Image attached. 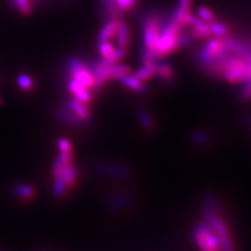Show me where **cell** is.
<instances>
[{"instance_id":"35","label":"cell","mask_w":251,"mask_h":251,"mask_svg":"<svg viewBox=\"0 0 251 251\" xmlns=\"http://www.w3.org/2000/svg\"><path fill=\"white\" fill-rule=\"evenodd\" d=\"M57 146L60 152H73V147L70 141L65 137H60L57 140Z\"/></svg>"},{"instance_id":"31","label":"cell","mask_w":251,"mask_h":251,"mask_svg":"<svg viewBox=\"0 0 251 251\" xmlns=\"http://www.w3.org/2000/svg\"><path fill=\"white\" fill-rule=\"evenodd\" d=\"M98 50L100 54V58H106L113 52L115 46L110 41H99Z\"/></svg>"},{"instance_id":"29","label":"cell","mask_w":251,"mask_h":251,"mask_svg":"<svg viewBox=\"0 0 251 251\" xmlns=\"http://www.w3.org/2000/svg\"><path fill=\"white\" fill-rule=\"evenodd\" d=\"M12 1L16 6V9L23 15H29L33 12L31 0H12Z\"/></svg>"},{"instance_id":"33","label":"cell","mask_w":251,"mask_h":251,"mask_svg":"<svg viewBox=\"0 0 251 251\" xmlns=\"http://www.w3.org/2000/svg\"><path fill=\"white\" fill-rule=\"evenodd\" d=\"M115 2L117 6H119L124 13H126L134 9L137 3V0H115Z\"/></svg>"},{"instance_id":"3","label":"cell","mask_w":251,"mask_h":251,"mask_svg":"<svg viewBox=\"0 0 251 251\" xmlns=\"http://www.w3.org/2000/svg\"><path fill=\"white\" fill-rule=\"evenodd\" d=\"M162 16L163 15L157 11H148L144 14L140 20L141 38H143V47L141 49L151 51L153 54L162 25Z\"/></svg>"},{"instance_id":"11","label":"cell","mask_w":251,"mask_h":251,"mask_svg":"<svg viewBox=\"0 0 251 251\" xmlns=\"http://www.w3.org/2000/svg\"><path fill=\"white\" fill-rule=\"evenodd\" d=\"M176 72L172 63L166 59L157 61V74L156 77L162 83H171L175 78Z\"/></svg>"},{"instance_id":"5","label":"cell","mask_w":251,"mask_h":251,"mask_svg":"<svg viewBox=\"0 0 251 251\" xmlns=\"http://www.w3.org/2000/svg\"><path fill=\"white\" fill-rule=\"evenodd\" d=\"M193 240L200 251H220L217 234L204 220L193 226Z\"/></svg>"},{"instance_id":"13","label":"cell","mask_w":251,"mask_h":251,"mask_svg":"<svg viewBox=\"0 0 251 251\" xmlns=\"http://www.w3.org/2000/svg\"><path fill=\"white\" fill-rule=\"evenodd\" d=\"M100 9H101V16L105 20L110 18H123L124 12L117 6L115 0H99Z\"/></svg>"},{"instance_id":"21","label":"cell","mask_w":251,"mask_h":251,"mask_svg":"<svg viewBox=\"0 0 251 251\" xmlns=\"http://www.w3.org/2000/svg\"><path fill=\"white\" fill-rule=\"evenodd\" d=\"M209 26L211 31V37L225 38L226 36H228L230 34L229 25H226L224 21L216 19L209 23Z\"/></svg>"},{"instance_id":"18","label":"cell","mask_w":251,"mask_h":251,"mask_svg":"<svg viewBox=\"0 0 251 251\" xmlns=\"http://www.w3.org/2000/svg\"><path fill=\"white\" fill-rule=\"evenodd\" d=\"M116 45L119 47H124V49H128L130 42H131V31L128 23L126 22L123 18L120 20V25L117 34L115 36Z\"/></svg>"},{"instance_id":"4","label":"cell","mask_w":251,"mask_h":251,"mask_svg":"<svg viewBox=\"0 0 251 251\" xmlns=\"http://www.w3.org/2000/svg\"><path fill=\"white\" fill-rule=\"evenodd\" d=\"M88 66L93 76L94 84L92 89L94 90L100 89L108 81L119 80L122 75L131 73L130 66L121 64V63L113 65H104L98 61L90 63Z\"/></svg>"},{"instance_id":"12","label":"cell","mask_w":251,"mask_h":251,"mask_svg":"<svg viewBox=\"0 0 251 251\" xmlns=\"http://www.w3.org/2000/svg\"><path fill=\"white\" fill-rule=\"evenodd\" d=\"M64 107L70 110V111H72L75 115H76L78 119L83 121L84 123L88 122L90 120L91 112L89 108L85 103H82V101L77 100L76 99H72L65 101Z\"/></svg>"},{"instance_id":"15","label":"cell","mask_w":251,"mask_h":251,"mask_svg":"<svg viewBox=\"0 0 251 251\" xmlns=\"http://www.w3.org/2000/svg\"><path fill=\"white\" fill-rule=\"evenodd\" d=\"M121 19L110 18L106 20L105 25L101 27L99 33V41H110L111 39L115 38L117 30H119Z\"/></svg>"},{"instance_id":"19","label":"cell","mask_w":251,"mask_h":251,"mask_svg":"<svg viewBox=\"0 0 251 251\" xmlns=\"http://www.w3.org/2000/svg\"><path fill=\"white\" fill-rule=\"evenodd\" d=\"M61 176L64 180V182L66 184V186H72L75 184V180H76V176H77V169L74 164L73 161H70L68 163H66L64 168L62 169L61 173L58 175ZM56 177V176H54Z\"/></svg>"},{"instance_id":"7","label":"cell","mask_w":251,"mask_h":251,"mask_svg":"<svg viewBox=\"0 0 251 251\" xmlns=\"http://www.w3.org/2000/svg\"><path fill=\"white\" fill-rule=\"evenodd\" d=\"M185 27L191 31L196 40H202V39H208L211 37V31L209 23L201 20L196 14H191L187 18Z\"/></svg>"},{"instance_id":"37","label":"cell","mask_w":251,"mask_h":251,"mask_svg":"<svg viewBox=\"0 0 251 251\" xmlns=\"http://www.w3.org/2000/svg\"><path fill=\"white\" fill-rule=\"evenodd\" d=\"M247 121H248V125L250 126V127H251V115H249V116H248V119H247Z\"/></svg>"},{"instance_id":"26","label":"cell","mask_w":251,"mask_h":251,"mask_svg":"<svg viewBox=\"0 0 251 251\" xmlns=\"http://www.w3.org/2000/svg\"><path fill=\"white\" fill-rule=\"evenodd\" d=\"M192 141L199 147H206L211 143V135L203 130H196L192 133Z\"/></svg>"},{"instance_id":"34","label":"cell","mask_w":251,"mask_h":251,"mask_svg":"<svg viewBox=\"0 0 251 251\" xmlns=\"http://www.w3.org/2000/svg\"><path fill=\"white\" fill-rule=\"evenodd\" d=\"M75 99H76L77 100L82 101V103L87 104L88 101H90L91 98H92V94L90 92V90L88 88H83L80 91H77L75 94H74Z\"/></svg>"},{"instance_id":"36","label":"cell","mask_w":251,"mask_h":251,"mask_svg":"<svg viewBox=\"0 0 251 251\" xmlns=\"http://www.w3.org/2000/svg\"><path fill=\"white\" fill-rule=\"evenodd\" d=\"M83 88H86V87H84V86L77 80H75V77L70 76L69 81H68V89L70 92H72L73 94H75L77 91H80Z\"/></svg>"},{"instance_id":"23","label":"cell","mask_w":251,"mask_h":251,"mask_svg":"<svg viewBox=\"0 0 251 251\" xmlns=\"http://www.w3.org/2000/svg\"><path fill=\"white\" fill-rule=\"evenodd\" d=\"M12 192L15 196H17L18 198L25 199V200L31 199L35 196L34 187L29 184H25V183L15 184L12 187Z\"/></svg>"},{"instance_id":"6","label":"cell","mask_w":251,"mask_h":251,"mask_svg":"<svg viewBox=\"0 0 251 251\" xmlns=\"http://www.w3.org/2000/svg\"><path fill=\"white\" fill-rule=\"evenodd\" d=\"M67 66L70 76L75 77L84 87L88 89L93 88V76L88 64L84 63L80 58L72 57L67 61Z\"/></svg>"},{"instance_id":"14","label":"cell","mask_w":251,"mask_h":251,"mask_svg":"<svg viewBox=\"0 0 251 251\" xmlns=\"http://www.w3.org/2000/svg\"><path fill=\"white\" fill-rule=\"evenodd\" d=\"M134 199V196H133L132 193L129 192H124L122 194H116L112 197H110L108 202H107V206L109 209L111 210H117L121 208H125L126 206H128L129 204Z\"/></svg>"},{"instance_id":"25","label":"cell","mask_w":251,"mask_h":251,"mask_svg":"<svg viewBox=\"0 0 251 251\" xmlns=\"http://www.w3.org/2000/svg\"><path fill=\"white\" fill-rule=\"evenodd\" d=\"M137 120L143 127L147 131H151L155 127V122L151 113L146 109H139L137 112Z\"/></svg>"},{"instance_id":"17","label":"cell","mask_w":251,"mask_h":251,"mask_svg":"<svg viewBox=\"0 0 251 251\" xmlns=\"http://www.w3.org/2000/svg\"><path fill=\"white\" fill-rule=\"evenodd\" d=\"M119 82L125 86L126 88H128L132 91L139 92V93H144L147 91V85L146 83L141 82L140 80L133 75V74H127L124 75L119 78Z\"/></svg>"},{"instance_id":"38","label":"cell","mask_w":251,"mask_h":251,"mask_svg":"<svg viewBox=\"0 0 251 251\" xmlns=\"http://www.w3.org/2000/svg\"><path fill=\"white\" fill-rule=\"evenodd\" d=\"M0 104H1V98H0Z\"/></svg>"},{"instance_id":"32","label":"cell","mask_w":251,"mask_h":251,"mask_svg":"<svg viewBox=\"0 0 251 251\" xmlns=\"http://www.w3.org/2000/svg\"><path fill=\"white\" fill-rule=\"evenodd\" d=\"M251 46V41L248 42ZM241 99L243 100H251V76L248 80L242 84L241 89Z\"/></svg>"},{"instance_id":"16","label":"cell","mask_w":251,"mask_h":251,"mask_svg":"<svg viewBox=\"0 0 251 251\" xmlns=\"http://www.w3.org/2000/svg\"><path fill=\"white\" fill-rule=\"evenodd\" d=\"M157 74V61L152 63H143L138 69H136L133 75H134L138 80L144 83H148L149 81L153 80L156 77Z\"/></svg>"},{"instance_id":"8","label":"cell","mask_w":251,"mask_h":251,"mask_svg":"<svg viewBox=\"0 0 251 251\" xmlns=\"http://www.w3.org/2000/svg\"><path fill=\"white\" fill-rule=\"evenodd\" d=\"M94 169H96L98 174L109 177L126 178L131 174V171L128 167L116 162H99Z\"/></svg>"},{"instance_id":"30","label":"cell","mask_w":251,"mask_h":251,"mask_svg":"<svg viewBox=\"0 0 251 251\" xmlns=\"http://www.w3.org/2000/svg\"><path fill=\"white\" fill-rule=\"evenodd\" d=\"M17 84L19 87L23 90H29L33 88L34 80L29 75L27 74H20L17 76Z\"/></svg>"},{"instance_id":"27","label":"cell","mask_w":251,"mask_h":251,"mask_svg":"<svg viewBox=\"0 0 251 251\" xmlns=\"http://www.w3.org/2000/svg\"><path fill=\"white\" fill-rule=\"evenodd\" d=\"M195 14L197 15L201 20H203L204 22H207V23L213 22L214 20L217 19L215 12L207 5H199L197 7V10H196Z\"/></svg>"},{"instance_id":"39","label":"cell","mask_w":251,"mask_h":251,"mask_svg":"<svg viewBox=\"0 0 251 251\" xmlns=\"http://www.w3.org/2000/svg\"><path fill=\"white\" fill-rule=\"evenodd\" d=\"M39 251H47V250H39Z\"/></svg>"},{"instance_id":"24","label":"cell","mask_w":251,"mask_h":251,"mask_svg":"<svg viewBox=\"0 0 251 251\" xmlns=\"http://www.w3.org/2000/svg\"><path fill=\"white\" fill-rule=\"evenodd\" d=\"M73 161V152H60L52 164V175L58 176L66 163Z\"/></svg>"},{"instance_id":"1","label":"cell","mask_w":251,"mask_h":251,"mask_svg":"<svg viewBox=\"0 0 251 251\" xmlns=\"http://www.w3.org/2000/svg\"><path fill=\"white\" fill-rule=\"evenodd\" d=\"M184 27L179 25L172 18L171 13L162 16V25L154 50V54L157 61L167 59L172 53L179 50L178 37L180 31Z\"/></svg>"},{"instance_id":"28","label":"cell","mask_w":251,"mask_h":251,"mask_svg":"<svg viewBox=\"0 0 251 251\" xmlns=\"http://www.w3.org/2000/svg\"><path fill=\"white\" fill-rule=\"evenodd\" d=\"M52 190H53V194L56 197L60 198L63 197V196L65 195L66 190H67V186L64 182V180L61 176H56L54 177L53 180V185H52Z\"/></svg>"},{"instance_id":"2","label":"cell","mask_w":251,"mask_h":251,"mask_svg":"<svg viewBox=\"0 0 251 251\" xmlns=\"http://www.w3.org/2000/svg\"><path fill=\"white\" fill-rule=\"evenodd\" d=\"M202 216L204 221L215 230L220 242V251H235L231 232L225 220L220 215V210L203 207Z\"/></svg>"},{"instance_id":"10","label":"cell","mask_w":251,"mask_h":251,"mask_svg":"<svg viewBox=\"0 0 251 251\" xmlns=\"http://www.w3.org/2000/svg\"><path fill=\"white\" fill-rule=\"evenodd\" d=\"M193 3L194 0H177L174 10L171 13L172 18L182 27H185L186 20L192 14Z\"/></svg>"},{"instance_id":"20","label":"cell","mask_w":251,"mask_h":251,"mask_svg":"<svg viewBox=\"0 0 251 251\" xmlns=\"http://www.w3.org/2000/svg\"><path fill=\"white\" fill-rule=\"evenodd\" d=\"M128 53V49H124V47H115V50L111 54H109L106 58H100V63L104 65H113L121 63L122 60H124Z\"/></svg>"},{"instance_id":"22","label":"cell","mask_w":251,"mask_h":251,"mask_svg":"<svg viewBox=\"0 0 251 251\" xmlns=\"http://www.w3.org/2000/svg\"><path fill=\"white\" fill-rule=\"evenodd\" d=\"M57 116L58 119L61 120L62 122H64L65 124H68L70 126H75V127H77V126H82L83 124H85L83 121H81L76 115H75L72 111H70V110H68L65 107L58 110Z\"/></svg>"},{"instance_id":"9","label":"cell","mask_w":251,"mask_h":251,"mask_svg":"<svg viewBox=\"0 0 251 251\" xmlns=\"http://www.w3.org/2000/svg\"><path fill=\"white\" fill-rule=\"evenodd\" d=\"M223 40L227 49L232 53L238 54V56L251 62V46L248 42L243 41L242 39L232 36L231 34L223 38Z\"/></svg>"}]
</instances>
